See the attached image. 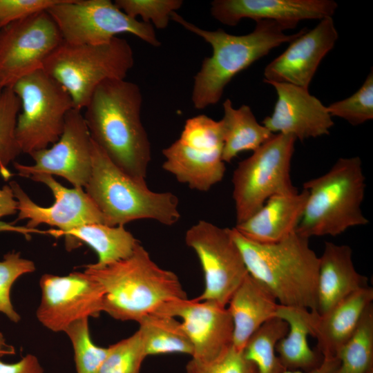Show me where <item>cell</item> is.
<instances>
[{"instance_id": "cell-9", "label": "cell", "mask_w": 373, "mask_h": 373, "mask_svg": "<svg viewBox=\"0 0 373 373\" xmlns=\"http://www.w3.org/2000/svg\"><path fill=\"white\" fill-rule=\"evenodd\" d=\"M12 88L21 102L16 137L21 152L30 155L55 144L73 108L67 91L44 69L23 77Z\"/></svg>"}, {"instance_id": "cell-14", "label": "cell", "mask_w": 373, "mask_h": 373, "mask_svg": "<svg viewBox=\"0 0 373 373\" xmlns=\"http://www.w3.org/2000/svg\"><path fill=\"white\" fill-rule=\"evenodd\" d=\"M63 41L50 14L42 11L0 29V87H12L39 69Z\"/></svg>"}, {"instance_id": "cell-13", "label": "cell", "mask_w": 373, "mask_h": 373, "mask_svg": "<svg viewBox=\"0 0 373 373\" xmlns=\"http://www.w3.org/2000/svg\"><path fill=\"white\" fill-rule=\"evenodd\" d=\"M31 180L46 185L55 197V202L47 207L34 202L15 181L9 183L18 203L16 221L28 219L25 227L19 232L44 233L54 236L86 224H104V216L83 188L68 189L46 174H36Z\"/></svg>"}, {"instance_id": "cell-7", "label": "cell", "mask_w": 373, "mask_h": 373, "mask_svg": "<svg viewBox=\"0 0 373 373\" xmlns=\"http://www.w3.org/2000/svg\"><path fill=\"white\" fill-rule=\"evenodd\" d=\"M134 64L128 42L116 37L103 44L62 41L46 59L43 69L60 84L82 111L96 88L107 79H124Z\"/></svg>"}, {"instance_id": "cell-33", "label": "cell", "mask_w": 373, "mask_h": 373, "mask_svg": "<svg viewBox=\"0 0 373 373\" xmlns=\"http://www.w3.org/2000/svg\"><path fill=\"white\" fill-rule=\"evenodd\" d=\"M146 357L142 338L137 330L109 346V352L97 373H139Z\"/></svg>"}, {"instance_id": "cell-3", "label": "cell", "mask_w": 373, "mask_h": 373, "mask_svg": "<svg viewBox=\"0 0 373 373\" xmlns=\"http://www.w3.org/2000/svg\"><path fill=\"white\" fill-rule=\"evenodd\" d=\"M100 285L102 312L119 321L138 322L162 305L187 298L177 275L159 267L139 244L128 257L84 271Z\"/></svg>"}, {"instance_id": "cell-36", "label": "cell", "mask_w": 373, "mask_h": 373, "mask_svg": "<svg viewBox=\"0 0 373 373\" xmlns=\"http://www.w3.org/2000/svg\"><path fill=\"white\" fill-rule=\"evenodd\" d=\"M114 3L124 12L143 22H152L159 29L167 27L173 12L183 4L182 0H115Z\"/></svg>"}, {"instance_id": "cell-4", "label": "cell", "mask_w": 373, "mask_h": 373, "mask_svg": "<svg viewBox=\"0 0 373 373\" xmlns=\"http://www.w3.org/2000/svg\"><path fill=\"white\" fill-rule=\"evenodd\" d=\"M231 233L248 274L261 282L278 304L316 312L319 257L308 238L294 231L277 242L262 244L248 240L234 227Z\"/></svg>"}, {"instance_id": "cell-21", "label": "cell", "mask_w": 373, "mask_h": 373, "mask_svg": "<svg viewBox=\"0 0 373 373\" xmlns=\"http://www.w3.org/2000/svg\"><path fill=\"white\" fill-rule=\"evenodd\" d=\"M307 198L308 193L303 189L296 193L275 195L234 228L251 241L262 244L277 242L296 231Z\"/></svg>"}, {"instance_id": "cell-22", "label": "cell", "mask_w": 373, "mask_h": 373, "mask_svg": "<svg viewBox=\"0 0 373 373\" xmlns=\"http://www.w3.org/2000/svg\"><path fill=\"white\" fill-rule=\"evenodd\" d=\"M367 286V278L355 268L351 247L325 242L319 257L316 312H326L351 294Z\"/></svg>"}, {"instance_id": "cell-10", "label": "cell", "mask_w": 373, "mask_h": 373, "mask_svg": "<svg viewBox=\"0 0 373 373\" xmlns=\"http://www.w3.org/2000/svg\"><path fill=\"white\" fill-rule=\"evenodd\" d=\"M220 121L200 115L188 119L180 137L162 150L164 171L191 189L205 192L226 171Z\"/></svg>"}, {"instance_id": "cell-23", "label": "cell", "mask_w": 373, "mask_h": 373, "mask_svg": "<svg viewBox=\"0 0 373 373\" xmlns=\"http://www.w3.org/2000/svg\"><path fill=\"white\" fill-rule=\"evenodd\" d=\"M372 300L373 289L367 286L351 294L326 312H315L312 336L316 339L317 352L323 358L337 357Z\"/></svg>"}, {"instance_id": "cell-18", "label": "cell", "mask_w": 373, "mask_h": 373, "mask_svg": "<svg viewBox=\"0 0 373 373\" xmlns=\"http://www.w3.org/2000/svg\"><path fill=\"white\" fill-rule=\"evenodd\" d=\"M338 37L332 17L323 19L314 28L303 32L264 70V82L294 84L308 89L324 57Z\"/></svg>"}, {"instance_id": "cell-12", "label": "cell", "mask_w": 373, "mask_h": 373, "mask_svg": "<svg viewBox=\"0 0 373 373\" xmlns=\"http://www.w3.org/2000/svg\"><path fill=\"white\" fill-rule=\"evenodd\" d=\"M184 238L199 258L204 276V289L195 299L227 307L248 274L231 229L200 220L186 231Z\"/></svg>"}, {"instance_id": "cell-43", "label": "cell", "mask_w": 373, "mask_h": 373, "mask_svg": "<svg viewBox=\"0 0 373 373\" xmlns=\"http://www.w3.org/2000/svg\"><path fill=\"white\" fill-rule=\"evenodd\" d=\"M2 90H3V89L0 87V94H1Z\"/></svg>"}, {"instance_id": "cell-16", "label": "cell", "mask_w": 373, "mask_h": 373, "mask_svg": "<svg viewBox=\"0 0 373 373\" xmlns=\"http://www.w3.org/2000/svg\"><path fill=\"white\" fill-rule=\"evenodd\" d=\"M39 285L41 301L36 316L52 332H64L73 321L97 317L102 312V289L84 271L64 276L45 274Z\"/></svg>"}, {"instance_id": "cell-11", "label": "cell", "mask_w": 373, "mask_h": 373, "mask_svg": "<svg viewBox=\"0 0 373 373\" xmlns=\"http://www.w3.org/2000/svg\"><path fill=\"white\" fill-rule=\"evenodd\" d=\"M47 12L66 43L103 44L130 33L154 47L161 45L151 23L131 17L111 0H61Z\"/></svg>"}, {"instance_id": "cell-24", "label": "cell", "mask_w": 373, "mask_h": 373, "mask_svg": "<svg viewBox=\"0 0 373 373\" xmlns=\"http://www.w3.org/2000/svg\"><path fill=\"white\" fill-rule=\"evenodd\" d=\"M227 305L233 324V345L239 350L264 323L275 317L279 305L271 292L249 274Z\"/></svg>"}, {"instance_id": "cell-35", "label": "cell", "mask_w": 373, "mask_h": 373, "mask_svg": "<svg viewBox=\"0 0 373 373\" xmlns=\"http://www.w3.org/2000/svg\"><path fill=\"white\" fill-rule=\"evenodd\" d=\"M35 271L34 262L22 258L20 252L7 253L0 261V312L14 323L19 322L21 316L11 303V287L18 278Z\"/></svg>"}, {"instance_id": "cell-38", "label": "cell", "mask_w": 373, "mask_h": 373, "mask_svg": "<svg viewBox=\"0 0 373 373\" xmlns=\"http://www.w3.org/2000/svg\"><path fill=\"white\" fill-rule=\"evenodd\" d=\"M61 0H0V29L16 21L48 10Z\"/></svg>"}, {"instance_id": "cell-19", "label": "cell", "mask_w": 373, "mask_h": 373, "mask_svg": "<svg viewBox=\"0 0 373 373\" xmlns=\"http://www.w3.org/2000/svg\"><path fill=\"white\" fill-rule=\"evenodd\" d=\"M276 90L274 111L262 122L274 134L290 135L303 141L329 134L334 126L327 106L308 89L283 82H267Z\"/></svg>"}, {"instance_id": "cell-17", "label": "cell", "mask_w": 373, "mask_h": 373, "mask_svg": "<svg viewBox=\"0 0 373 373\" xmlns=\"http://www.w3.org/2000/svg\"><path fill=\"white\" fill-rule=\"evenodd\" d=\"M154 313L182 320L193 345V358L209 361L233 345V324L227 307L185 298L168 302Z\"/></svg>"}, {"instance_id": "cell-20", "label": "cell", "mask_w": 373, "mask_h": 373, "mask_svg": "<svg viewBox=\"0 0 373 373\" xmlns=\"http://www.w3.org/2000/svg\"><path fill=\"white\" fill-rule=\"evenodd\" d=\"M337 7L332 0H215L210 10L215 19L229 26L249 18L276 21L292 29L303 20L332 17Z\"/></svg>"}, {"instance_id": "cell-41", "label": "cell", "mask_w": 373, "mask_h": 373, "mask_svg": "<svg viewBox=\"0 0 373 373\" xmlns=\"http://www.w3.org/2000/svg\"><path fill=\"white\" fill-rule=\"evenodd\" d=\"M339 363L337 357L323 358L321 363L313 370L309 371L285 370L283 373H336Z\"/></svg>"}, {"instance_id": "cell-30", "label": "cell", "mask_w": 373, "mask_h": 373, "mask_svg": "<svg viewBox=\"0 0 373 373\" xmlns=\"http://www.w3.org/2000/svg\"><path fill=\"white\" fill-rule=\"evenodd\" d=\"M336 373H369L373 371V305H370L350 338L340 349Z\"/></svg>"}, {"instance_id": "cell-26", "label": "cell", "mask_w": 373, "mask_h": 373, "mask_svg": "<svg viewBox=\"0 0 373 373\" xmlns=\"http://www.w3.org/2000/svg\"><path fill=\"white\" fill-rule=\"evenodd\" d=\"M66 238V248L70 251L84 242L97 254L94 263L102 267L124 259L132 254L139 241L124 225L86 224L62 233Z\"/></svg>"}, {"instance_id": "cell-32", "label": "cell", "mask_w": 373, "mask_h": 373, "mask_svg": "<svg viewBox=\"0 0 373 373\" xmlns=\"http://www.w3.org/2000/svg\"><path fill=\"white\" fill-rule=\"evenodd\" d=\"M64 332L73 345L77 373H97L109 352V347L94 344L90 336L88 318L73 321Z\"/></svg>"}, {"instance_id": "cell-39", "label": "cell", "mask_w": 373, "mask_h": 373, "mask_svg": "<svg viewBox=\"0 0 373 373\" xmlns=\"http://www.w3.org/2000/svg\"><path fill=\"white\" fill-rule=\"evenodd\" d=\"M0 373H44V370L37 358L28 354L14 363H6L0 360Z\"/></svg>"}, {"instance_id": "cell-37", "label": "cell", "mask_w": 373, "mask_h": 373, "mask_svg": "<svg viewBox=\"0 0 373 373\" xmlns=\"http://www.w3.org/2000/svg\"><path fill=\"white\" fill-rule=\"evenodd\" d=\"M186 373H258L256 366L246 358L242 350L231 346L216 358L202 361L191 358Z\"/></svg>"}, {"instance_id": "cell-5", "label": "cell", "mask_w": 373, "mask_h": 373, "mask_svg": "<svg viewBox=\"0 0 373 373\" xmlns=\"http://www.w3.org/2000/svg\"><path fill=\"white\" fill-rule=\"evenodd\" d=\"M85 190L109 226L143 219L172 226L180 218L175 194L151 190L145 180L116 166L93 140L91 173Z\"/></svg>"}, {"instance_id": "cell-29", "label": "cell", "mask_w": 373, "mask_h": 373, "mask_svg": "<svg viewBox=\"0 0 373 373\" xmlns=\"http://www.w3.org/2000/svg\"><path fill=\"white\" fill-rule=\"evenodd\" d=\"M288 331V325L278 317L264 323L248 339L242 351L258 373H283L286 370L276 352L278 342Z\"/></svg>"}, {"instance_id": "cell-2", "label": "cell", "mask_w": 373, "mask_h": 373, "mask_svg": "<svg viewBox=\"0 0 373 373\" xmlns=\"http://www.w3.org/2000/svg\"><path fill=\"white\" fill-rule=\"evenodd\" d=\"M171 19L186 30L202 37L213 50L212 55L202 61L194 77L191 100L195 108L204 109L217 104L224 88L240 72L267 55L283 44L290 43L306 28L287 35L285 24L272 20H257L254 30L247 35H234L219 28L207 30L186 21L174 12Z\"/></svg>"}, {"instance_id": "cell-42", "label": "cell", "mask_w": 373, "mask_h": 373, "mask_svg": "<svg viewBox=\"0 0 373 373\" xmlns=\"http://www.w3.org/2000/svg\"><path fill=\"white\" fill-rule=\"evenodd\" d=\"M15 354V347L6 343L3 333L0 332V358Z\"/></svg>"}, {"instance_id": "cell-34", "label": "cell", "mask_w": 373, "mask_h": 373, "mask_svg": "<svg viewBox=\"0 0 373 373\" xmlns=\"http://www.w3.org/2000/svg\"><path fill=\"white\" fill-rule=\"evenodd\" d=\"M327 109L332 117L344 119L357 126L373 119V73L367 75L361 88L352 95L335 102Z\"/></svg>"}, {"instance_id": "cell-8", "label": "cell", "mask_w": 373, "mask_h": 373, "mask_svg": "<svg viewBox=\"0 0 373 373\" xmlns=\"http://www.w3.org/2000/svg\"><path fill=\"white\" fill-rule=\"evenodd\" d=\"M296 141L290 135L273 134L238 163L231 179L236 224L254 215L269 198L298 191L290 177Z\"/></svg>"}, {"instance_id": "cell-44", "label": "cell", "mask_w": 373, "mask_h": 373, "mask_svg": "<svg viewBox=\"0 0 373 373\" xmlns=\"http://www.w3.org/2000/svg\"><path fill=\"white\" fill-rule=\"evenodd\" d=\"M369 373H373V371H372V372H369Z\"/></svg>"}, {"instance_id": "cell-25", "label": "cell", "mask_w": 373, "mask_h": 373, "mask_svg": "<svg viewBox=\"0 0 373 373\" xmlns=\"http://www.w3.org/2000/svg\"><path fill=\"white\" fill-rule=\"evenodd\" d=\"M315 312L306 308L279 304L275 316L287 323L288 331L278 342L276 352L286 370L309 371L321 363L323 357L308 343Z\"/></svg>"}, {"instance_id": "cell-15", "label": "cell", "mask_w": 373, "mask_h": 373, "mask_svg": "<svg viewBox=\"0 0 373 373\" xmlns=\"http://www.w3.org/2000/svg\"><path fill=\"white\" fill-rule=\"evenodd\" d=\"M29 155L35 162L32 165L13 162L18 175H57L74 187H85L91 173L92 139L82 111L73 108L67 113L63 132L50 148Z\"/></svg>"}, {"instance_id": "cell-27", "label": "cell", "mask_w": 373, "mask_h": 373, "mask_svg": "<svg viewBox=\"0 0 373 373\" xmlns=\"http://www.w3.org/2000/svg\"><path fill=\"white\" fill-rule=\"evenodd\" d=\"M224 115L220 120L223 137L222 159L231 162L240 153L257 150L274 133L260 124L251 108L242 105L235 108L227 99L222 104Z\"/></svg>"}, {"instance_id": "cell-31", "label": "cell", "mask_w": 373, "mask_h": 373, "mask_svg": "<svg viewBox=\"0 0 373 373\" xmlns=\"http://www.w3.org/2000/svg\"><path fill=\"white\" fill-rule=\"evenodd\" d=\"M21 102L12 87L0 94V175L5 180L12 175L9 164L22 152L16 137V127Z\"/></svg>"}, {"instance_id": "cell-6", "label": "cell", "mask_w": 373, "mask_h": 373, "mask_svg": "<svg viewBox=\"0 0 373 373\" xmlns=\"http://www.w3.org/2000/svg\"><path fill=\"white\" fill-rule=\"evenodd\" d=\"M365 187L361 158L340 157L325 173L303 183L308 198L296 231L309 239L367 224L361 209Z\"/></svg>"}, {"instance_id": "cell-1", "label": "cell", "mask_w": 373, "mask_h": 373, "mask_svg": "<svg viewBox=\"0 0 373 373\" xmlns=\"http://www.w3.org/2000/svg\"><path fill=\"white\" fill-rule=\"evenodd\" d=\"M142 95L124 79H107L95 90L83 114L92 140L128 175L145 180L151 143L141 120Z\"/></svg>"}, {"instance_id": "cell-28", "label": "cell", "mask_w": 373, "mask_h": 373, "mask_svg": "<svg viewBox=\"0 0 373 373\" xmlns=\"http://www.w3.org/2000/svg\"><path fill=\"white\" fill-rule=\"evenodd\" d=\"M147 356L182 353L192 356L193 347L182 323L175 317L151 313L138 321Z\"/></svg>"}, {"instance_id": "cell-40", "label": "cell", "mask_w": 373, "mask_h": 373, "mask_svg": "<svg viewBox=\"0 0 373 373\" xmlns=\"http://www.w3.org/2000/svg\"><path fill=\"white\" fill-rule=\"evenodd\" d=\"M18 203L10 185L0 189V218L11 216L18 211Z\"/></svg>"}]
</instances>
